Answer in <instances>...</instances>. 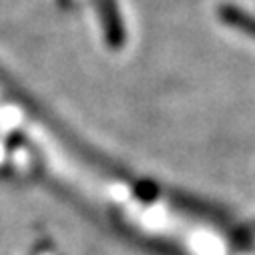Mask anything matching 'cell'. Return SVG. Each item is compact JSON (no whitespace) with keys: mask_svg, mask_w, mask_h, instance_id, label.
Here are the masks:
<instances>
[{"mask_svg":"<svg viewBox=\"0 0 255 255\" xmlns=\"http://www.w3.org/2000/svg\"><path fill=\"white\" fill-rule=\"evenodd\" d=\"M217 16H219L221 22L245 32L247 36H253V20L243 8H239L235 4H221L217 8Z\"/></svg>","mask_w":255,"mask_h":255,"instance_id":"7a4b0ae2","label":"cell"},{"mask_svg":"<svg viewBox=\"0 0 255 255\" xmlns=\"http://www.w3.org/2000/svg\"><path fill=\"white\" fill-rule=\"evenodd\" d=\"M20 145H24V135H22V133H18V131L10 133V135H8V139H6V147L12 151V149H18Z\"/></svg>","mask_w":255,"mask_h":255,"instance_id":"277c9868","label":"cell"},{"mask_svg":"<svg viewBox=\"0 0 255 255\" xmlns=\"http://www.w3.org/2000/svg\"><path fill=\"white\" fill-rule=\"evenodd\" d=\"M135 195L143 203H153L159 197V185L149 181V179H143V181H139L135 185Z\"/></svg>","mask_w":255,"mask_h":255,"instance_id":"3957f363","label":"cell"},{"mask_svg":"<svg viewBox=\"0 0 255 255\" xmlns=\"http://www.w3.org/2000/svg\"><path fill=\"white\" fill-rule=\"evenodd\" d=\"M97 2L101 12L105 42L111 50H121L127 40V32H125V24H123V16H121L117 0H97Z\"/></svg>","mask_w":255,"mask_h":255,"instance_id":"6da1fadb","label":"cell"}]
</instances>
